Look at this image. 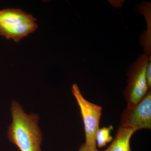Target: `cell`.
<instances>
[{
    "label": "cell",
    "mask_w": 151,
    "mask_h": 151,
    "mask_svg": "<svg viewBox=\"0 0 151 151\" xmlns=\"http://www.w3.org/2000/svg\"><path fill=\"white\" fill-rule=\"evenodd\" d=\"M11 112L12 122L7 130L11 142L20 151H42V135L38 126V115L27 114L21 105L14 100L12 102Z\"/></svg>",
    "instance_id": "6da1fadb"
},
{
    "label": "cell",
    "mask_w": 151,
    "mask_h": 151,
    "mask_svg": "<svg viewBox=\"0 0 151 151\" xmlns=\"http://www.w3.org/2000/svg\"><path fill=\"white\" fill-rule=\"evenodd\" d=\"M37 28L36 19L20 9L0 10V35L7 39L18 42Z\"/></svg>",
    "instance_id": "7a4b0ae2"
},
{
    "label": "cell",
    "mask_w": 151,
    "mask_h": 151,
    "mask_svg": "<svg viewBox=\"0 0 151 151\" xmlns=\"http://www.w3.org/2000/svg\"><path fill=\"white\" fill-rule=\"evenodd\" d=\"M150 60L151 57L143 54L130 66L127 85L124 92L128 105L137 104L151 89L146 79V70Z\"/></svg>",
    "instance_id": "3957f363"
},
{
    "label": "cell",
    "mask_w": 151,
    "mask_h": 151,
    "mask_svg": "<svg viewBox=\"0 0 151 151\" xmlns=\"http://www.w3.org/2000/svg\"><path fill=\"white\" fill-rule=\"evenodd\" d=\"M72 93L80 108L83 119L86 138L85 144L91 149L96 150V135L100 128L102 108L85 99L77 84L72 85Z\"/></svg>",
    "instance_id": "277c9868"
},
{
    "label": "cell",
    "mask_w": 151,
    "mask_h": 151,
    "mask_svg": "<svg viewBox=\"0 0 151 151\" xmlns=\"http://www.w3.org/2000/svg\"><path fill=\"white\" fill-rule=\"evenodd\" d=\"M120 127L134 129H151V91L137 104L127 105L122 113Z\"/></svg>",
    "instance_id": "5b68a950"
},
{
    "label": "cell",
    "mask_w": 151,
    "mask_h": 151,
    "mask_svg": "<svg viewBox=\"0 0 151 151\" xmlns=\"http://www.w3.org/2000/svg\"><path fill=\"white\" fill-rule=\"evenodd\" d=\"M136 132L134 129L119 127L115 139L104 151H132L130 140Z\"/></svg>",
    "instance_id": "8992f818"
},
{
    "label": "cell",
    "mask_w": 151,
    "mask_h": 151,
    "mask_svg": "<svg viewBox=\"0 0 151 151\" xmlns=\"http://www.w3.org/2000/svg\"><path fill=\"white\" fill-rule=\"evenodd\" d=\"M113 129L112 125L109 127L99 128L96 134V142L98 148L105 147L108 143L113 140V138L111 135V132Z\"/></svg>",
    "instance_id": "52a82bcc"
},
{
    "label": "cell",
    "mask_w": 151,
    "mask_h": 151,
    "mask_svg": "<svg viewBox=\"0 0 151 151\" xmlns=\"http://www.w3.org/2000/svg\"><path fill=\"white\" fill-rule=\"evenodd\" d=\"M151 60L149 61L147 70H146V79L149 88L151 86Z\"/></svg>",
    "instance_id": "ba28073f"
},
{
    "label": "cell",
    "mask_w": 151,
    "mask_h": 151,
    "mask_svg": "<svg viewBox=\"0 0 151 151\" xmlns=\"http://www.w3.org/2000/svg\"><path fill=\"white\" fill-rule=\"evenodd\" d=\"M78 151H99L97 150V149L94 150V149H91V148L87 147L85 144H82L80 146Z\"/></svg>",
    "instance_id": "9c48e42d"
}]
</instances>
